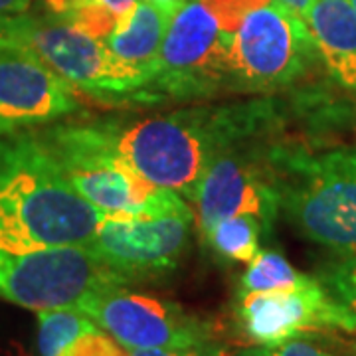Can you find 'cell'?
Segmentation results:
<instances>
[{
  "instance_id": "cell-23",
  "label": "cell",
  "mask_w": 356,
  "mask_h": 356,
  "mask_svg": "<svg viewBox=\"0 0 356 356\" xmlns=\"http://www.w3.org/2000/svg\"><path fill=\"white\" fill-rule=\"evenodd\" d=\"M248 356H329V353H323L315 344H311L305 339H293L287 343H281L277 346H257L248 348Z\"/></svg>"
},
{
  "instance_id": "cell-5",
  "label": "cell",
  "mask_w": 356,
  "mask_h": 356,
  "mask_svg": "<svg viewBox=\"0 0 356 356\" xmlns=\"http://www.w3.org/2000/svg\"><path fill=\"white\" fill-rule=\"evenodd\" d=\"M281 210L311 242L356 255V149L269 154Z\"/></svg>"
},
{
  "instance_id": "cell-16",
  "label": "cell",
  "mask_w": 356,
  "mask_h": 356,
  "mask_svg": "<svg viewBox=\"0 0 356 356\" xmlns=\"http://www.w3.org/2000/svg\"><path fill=\"white\" fill-rule=\"evenodd\" d=\"M261 232L264 228L257 218L250 214H238L222 220L204 238L220 257L228 261L250 264L259 252Z\"/></svg>"
},
{
  "instance_id": "cell-15",
  "label": "cell",
  "mask_w": 356,
  "mask_h": 356,
  "mask_svg": "<svg viewBox=\"0 0 356 356\" xmlns=\"http://www.w3.org/2000/svg\"><path fill=\"white\" fill-rule=\"evenodd\" d=\"M175 14L153 0H137L103 42L119 62L153 79V64Z\"/></svg>"
},
{
  "instance_id": "cell-27",
  "label": "cell",
  "mask_w": 356,
  "mask_h": 356,
  "mask_svg": "<svg viewBox=\"0 0 356 356\" xmlns=\"http://www.w3.org/2000/svg\"><path fill=\"white\" fill-rule=\"evenodd\" d=\"M153 2L161 4V6H165V8H168V10H172V13H178L186 0H153Z\"/></svg>"
},
{
  "instance_id": "cell-30",
  "label": "cell",
  "mask_w": 356,
  "mask_h": 356,
  "mask_svg": "<svg viewBox=\"0 0 356 356\" xmlns=\"http://www.w3.org/2000/svg\"><path fill=\"white\" fill-rule=\"evenodd\" d=\"M329 356H334V355H329Z\"/></svg>"
},
{
  "instance_id": "cell-9",
  "label": "cell",
  "mask_w": 356,
  "mask_h": 356,
  "mask_svg": "<svg viewBox=\"0 0 356 356\" xmlns=\"http://www.w3.org/2000/svg\"><path fill=\"white\" fill-rule=\"evenodd\" d=\"M238 318L245 337L259 346L323 332H356L355 311L315 277L289 289L240 293Z\"/></svg>"
},
{
  "instance_id": "cell-7",
  "label": "cell",
  "mask_w": 356,
  "mask_h": 356,
  "mask_svg": "<svg viewBox=\"0 0 356 356\" xmlns=\"http://www.w3.org/2000/svg\"><path fill=\"white\" fill-rule=\"evenodd\" d=\"M89 245H64L34 252L0 250V299L46 311L76 307L89 293L125 285Z\"/></svg>"
},
{
  "instance_id": "cell-26",
  "label": "cell",
  "mask_w": 356,
  "mask_h": 356,
  "mask_svg": "<svg viewBox=\"0 0 356 356\" xmlns=\"http://www.w3.org/2000/svg\"><path fill=\"white\" fill-rule=\"evenodd\" d=\"M280 2L303 20L307 18V14L311 10V4H313V0H280Z\"/></svg>"
},
{
  "instance_id": "cell-12",
  "label": "cell",
  "mask_w": 356,
  "mask_h": 356,
  "mask_svg": "<svg viewBox=\"0 0 356 356\" xmlns=\"http://www.w3.org/2000/svg\"><path fill=\"white\" fill-rule=\"evenodd\" d=\"M191 208L153 218L103 216L91 252L125 280L154 277L178 266L188 248Z\"/></svg>"
},
{
  "instance_id": "cell-4",
  "label": "cell",
  "mask_w": 356,
  "mask_h": 356,
  "mask_svg": "<svg viewBox=\"0 0 356 356\" xmlns=\"http://www.w3.org/2000/svg\"><path fill=\"white\" fill-rule=\"evenodd\" d=\"M0 50L32 54L77 91L105 103H149L151 77L119 62L105 42L58 16L2 14Z\"/></svg>"
},
{
  "instance_id": "cell-1",
  "label": "cell",
  "mask_w": 356,
  "mask_h": 356,
  "mask_svg": "<svg viewBox=\"0 0 356 356\" xmlns=\"http://www.w3.org/2000/svg\"><path fill=\"white\" fill-rule=\"evenodd\" d=\"M275 102L192 107L140 121H111L115 145L154 186L191 198L210 165L238 143L266 131Z\"/></svg>"
},
{
  "instance_id": "cell-11",
  "label": "cell",
  "mask_w": 356,
  "mask_h": 356,
  "mask_svg": "<svg viewBox=\"0 0 356 356\" xmlns=\"http://www.w3.org/2000/svg\"><path fill=\"white\" fill-rule=\"evenodd\" d=\"M198 208V228L206 236L222 220L250 214L259 220L264 232H271L281 210L275 170L269 156L229 149L206 170L192 196Z\"/></svg>"
},
{
  "instance_id": "cell-22",
  "label": "cell",
  "mask_w": 356,
  "mask_h": 356,
  "mask_svg": "<svg viewBox=\"0 0 356 356\" xmlns=\"http://www.w3.org/2000/svg\"><path fill=\"white\" fill-rule=\"evenodd\" d=\"M202 2L204 6L216 16L220 26L228 34H234L245 14H250L264 4H269L271 0H202Z\"/></svg>"
},
{
  "instance_id": "cell-19",
  "label": "cell",
  "mask_w": 356,
  "mask_h": 356,
  "mask_svg": "<svg viewBox=\"0 0 356 356\" xmlns=\"http://www.w3.org/2000/svg\"><path fill=\"white\" fill-rule=\"evenodd\" d=\"M44 4L50 14L93 38L105 40L119 22L117 14L103 0H44Z\"/></svg>"
},
{
  "instance_id": "cell-24",
  "label": "cell",
  "mask_w": 356,
  "mask_h": 356,
  "mask_svg": "<svg viewBox=\"0 0 356 356\" xmlns=\"http://www.w3.org/2000/svg\"><path fill=\"white\" fill-rule=\"evenodd\" d=\"M131 356H220V348L210 343L188 344V346H170V348H147V350H129Z\"/></svg>"
},
{
  "instance_id": "cell-8",
  "label": "cell",
  "mask_w": 356,
  "mask_h": 356,
  "mask_svg": "<svg viewBox=\"0 0 356 356\" xmlns=\"http://www.w3.org/2000/svg\"><path fill=\"white\" fill-rule=\"evenodd\" d=\"M229 54L238 91H275L305 76L318 50L305 20L271 0L243 16Z\"/></svg>"
},
{
  "instance_id": "cell-3",
  "label": "cell",
  "mask_w": 356,
  "mask_h": 356,
  "mask_svg": "<svg viewBox=\"0 0 356 356\" xmlns=\"http://www.w3.org/2000/svg\"><path fill=\"white\" fill-rule=\"evenodd\" d=\"M36 137L77 194L103 216L153 218L188 208L180 194L135 172L115 145L111 121L60 123Z\"/></svg>"
},
{
  "instance_id": "cell-14",
  "label": "cell",
  "mask_w": 356,
  "mask_h": 356,
  "mask_svg": "<svg viewBox=\"0 0 356 356\" xmlns=\"http://www.w3.org/2000/svg\"><path fill=\"white\" fill-rule=\"evenodd\" d=\"M332 77L356 89V8L350 0H313L305 18Z\"/></svg>"
},
{
  "instance_id": "cell-21",
  "label": "cell",
  "mask_w": 356,
  "mask_h": 356,
  "mask_svg": "<svg viewBox=\"0 0 356 356\" xmlns=\"http://www.w3.org/2000/svg\"><path fill=\"white\" fill-rule=\"evenodd\" d=\"M60 356H131V353L109 332L97 327L74 341Z\"/></svg>"
},
{
  "instance_id": "cell-2",
  "label": "cell",
  "mask_w": 356,
  "mask_h": 356,
  "mask_svg": "<svg viewBox=\"0 0 356 356\" xmlns=\"http://www.w3.org/2000/svg\"><path fill=\"white\" fill-rule=\"evenodd\" d=\"M103 214L67 182L36 133L0 137V250L88 245Z\"/></svg>"
},
{
  "instance_id": "cell-13",
  "label": "cell",
  "mask_w": 356,
  "mask_h": 356,
  "mask_svg": "<svg viewBox=\"0 0 356 356\" xmlns=\"http://www.w3.org/2000/svg\"><path fill=\"white\" fill-rule=\"evenodd\" d=\"M76 91L32 54L0 50V137L79 111Z\"/></svg>"
},
{
  "instance_id": "cell-10",
  "label": "cell",
  "mask_w": 356,
  "mask_h": 356,
  "mask_svg": "<svg viewBox=\"0 0 356 356\" xmlns=\"http://www.w3.org/2000/svg\"><path fill=\"white\" fill-rule=\"evenodd\" d=\"M77 309L129 350L208 343V325L177 303L131 293L123 285L89 293Z\"/></svg>"
},
{
  "instance_id": "cell-20",
  "label": "cell",
  "mask_w": 356,
  "mask_h": 356,
  "mask_svg": "<svg viewBox=\"0 0 356 356\" xmlns=\"http://www.w3.org/2000/svg\"><path fill=\"white\" fill-rule=\"evenodd\" d=\"M321 281L341 303L356 313V255L329 267Z\"/></svg>"
},
{
  "instance_id": "cell-6",
  "label": "cell",
  "mask_w": 356,
  "mask_h": 356,
  "mask_svg": "<svg viewBox=\"0 0 356 356\" xmlns=\"http://www.w3.org/2000/svg\"><path fill=\"white\" fill-rule=\"evenodd\" d=\"M229 51L232 34L202 0H186L172 16L154 60L149 102H184L236 89Z\"/></svg>"
},
{
  "instance_id": "cell-18",
  "label": "cell",
  "mask_w": 356,
  "mask_h": 356,
  "mask_svg": "<svg viewBox=\"0 0 356 356\" xmlns=\"http://www.w3.org/2000/svg\"><path fill=\"white\" fill-rule=\"evenodd\" d=\"M309 275L297 271L295 267L277 252H257L255 257L248 264V269L240 281V293L250 291H275V289H289L303 283Z\"/></svg>"
},
{
  "instance_id": "cell-28",
  "label": "cell",
  "mask_w": 356,
  "mask_h": 356,
  "mask_svg": "<svg viewBox=\"0 0 356 356\" xmlns=\"http://www.w3.org/2000/svg\"><path fill=\"white\" fill-rule=\"evenodd\" d=\"M220 356H248L245 350H240V353H234V355H224V353H220Z\"/></svg>"
},
{
  "instance_id": "cell-17",
  "label": "cell",
  "mask_w": 356,
  "mask_h": 356,
  "mask_svg": "<svg viewBox=\"0 0 356 356\" xmlns=\"http://www.w3.org/2000/svg\"><path fill=\"white\" fill-rule=\"evenodd\" d=\"M93 329L97 325L77 307L38 311L40 356H60L74 341Z\"/></svg>"
},
{
  "instance_id": "cell-25",
  "label": "cell",
  "mask_w": 356,
  "mask_h": 356,
  "mask_svg": "<svg viewBox=\"0 0 356 356\" xmlns=\"http://www.w3.org/2000/svg\"><path fill=\"white\" fill-rule=\"evenodd\" d=\"M32 0H0V16L2 14H20L28 10Z\"/></svg>"
},
{
  "instance_id": "cell-31",
  "label": "cell",
  "mask_w": 356,
  "mask_h": 356,
  "mask_svg": "<svg viewBox=\"0 0 356 356\" xmlns=\"http://www.w3.org/2000/svg\"><path fill=\"white\" fill-rule=\"evenodd\" d=\"M355 348H356V343H355Z\"/></svg>"
},
{
  "instance_id": "cell-29",
  "label": "cell",
  "mask_w": 356,
  "mask_h": 356,
  "mask_svg": "<svg viewBox=\"0 0 356 356\" xmlns=\"http://www.w3.org/2000/svg\"><path fill=\"white\" fill-rule=\"evenodd\" d=\"M350 2H353V4H355V8H356V0H350Z\"/></svg>"
}]
</instances>
